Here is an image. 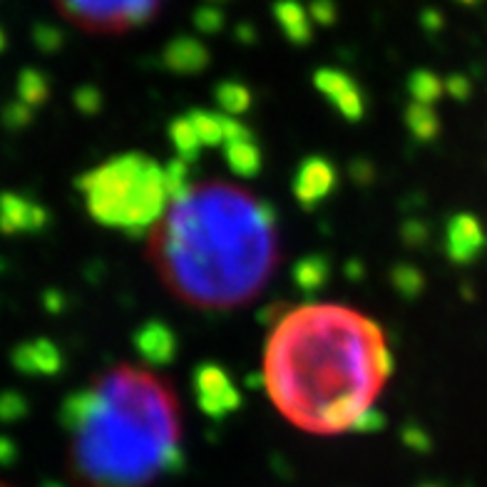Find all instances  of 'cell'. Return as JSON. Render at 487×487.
I'll list each match as a JSON object with an SVG mask.
<instances>
[{
  "label": "cell",
  "instance_id": "cell-8",
  "mask_svg": "<svg viewBox=\"0 0 487 487\" xmlns=\"http://www.w3.org/2000/svg\"><path fill=\"white\" fill-rule=\"evenodd\" d=\"M339 175L331 159L321 155L306 157L293 177V196L303 209H316L336 189Z\"/></svg>",
  "mask_w": 487,
  "mask_h": 487
},
{
  "label": "cell",
  "instance_id": "cell-10",
  "mask_svg": "<svg viewBox=\"0 0 487 487\" xmlns=\"http://www.w3.org/2000/svg\"><path fill=\"white\" fill-rule=\"evenodd\" d=\"M135 351L142 358V363L152 368H165L177 358L179 343L177 333L165 321H147L135 333Z\"/></svg>",
  "mask_w": 487,
  "mask_h": 487
},
{
  "label": "cell",
  "instance_id": "cell-31",
  "mask_svg": "<svg viewBox=\"0 0 487 487\" xmlns=\"http://www.w3.org/2000/svg\"><path fill=\"white\" fill-rule=\"evenodd\" d=\"M5 50V35H3V30H0V53Z\"/></svg>",
  "mask_w": 487,
  "mask_h": 487
},
{
  "label": "cell",
  "instance_id": "cell-3",
  "mask_svg": "<svg viewBox=\"0 0 487 487\" xmlns=\"http://www.w3.org/2000/svg\"><path fill=\"white\" fill-rule=\"evenodd\" d=\"M60 423L78 487H152L182 463L179 400L152 370H105L62 403Z\"/></svg>",
  "mask_w": 487,
  "mask_h": 487
},
{
  "label": "cell",
  "instance_id": "cell-2",
  "mask_svg": "<svg viewBox=\"0 0 487 487\" xmlns=\"http://www.w3.org/2000/svg\"><path fill=\"white\" fill-rule=\"evenodd\" d=\"M147 256L179 301L239 309L263 291L279 263L276 215L242 186L192 185L149 232Z\"/></svg>",
  "mask_w": 487,
  "mask_h": 487
},
{
  "label": "cell",
  "instance_id": "cell-12",
  "mask_svg": "<svg viewBox=\"0 0 487 487\" xmlns=\"http://www.w3.org/2000/svg\"><path fill=\"white\" fill-rule=\"evenodd\" d=\"M162 62L169 72H177V75H196L209 68L212 53L202 40L192 38V35H179L167 43Z\"/></svg>",
  "mask_w": 487,
  "mask_h": 487
},
{
  "label": "cell",
  "instance_id": "cell-19",
  "mask_svg": "<svg viewBox=\"0 0 487 487\" xmlns=\"http://www.w3.org/2000/svg\"><path fill=\"white\" fill-rule=\"evenodd\" d=\"M215 100L219 105V112L236 118V115H244L252 108V90L242 82H236V80H224V82L216 85Z\"/></svg>",
  "mask_w": 487,
  "mask_h": 487
},
{
  "label": "cell",
  "instance_id": "cell-33",
  "mask_svg": "<svg viewBox=\"0 0 487 487\" xmlns=\"http://www.w3.org/2000/svg\"><path fill=\"white\" fill-rule=\"evenodd\" d=\"M212 5H222V3H226V0H209Z\"/></svg>",
  "mask_w": 487,
  "mask_h": 487
},
{
  "label": "cell",
  "instance_id": "cell-15",
  "mask_svg": "<svg viewBox=\"0 0 487 487\" xmlns=\"http://www.w3.org/2000/svg\"><path fill=\"white\" fill-rule=\"evenodd\" d=\"M331 279V262L321 256V253H311V256H303L301 262L296 263L293 269V282L301 289L303 293H316L321 291L323 286Z\"/></svg>",
  "mask_w": 487,
  "mask_h": 487
},
{
  "label": "cell",
  "instance_id": "cell-25",
  "mask_svg": "<svg viewBox=\"0 0 487 487\" xmlns=\"http://www.w3.org/2000/svg\"><path fill=\"white\" fill-rule=\"evenodd\" d=\"M33 38L38 43V48L48 50V53H55L62 45V33L58 28H53V25H35Z\"/></svg>",
  "mask_w": 487,
  "mask_h": 487
},
{
  "label": "cell",
  "instance_id": "cell-18",
  "mask_svg": "<svg viewBox=\"0 0 487 487\" xmlns=\"http://www.w3.org/2000/svg\"><path fill=\"white\" fill-rule=\"evenodd\" d=\"M169 139H172V145H175L177 155L182 162L186 165H195L199 155H202V139L196 135L195 125L189 122V118H177L172 125H169Z\"/></svg>",
  "mask_w": 487,
  "mask_h": 487
},
{
  "label": "cell",
  "instance_id": "cell-1",
  "mask_svg": "<svg viewBox=\"0 0 487 487\" xmlns=\"http://www.w3.org/2000/svg\"><path fill=\"white\" fill-rule=\"evenodd\" d=\"M393 368L378 323L349 306L309 303L272 326L263 386L296 428L339 435L373 408Z\"/></svg>",
  "mask_w": 487,
  "mask_h": 487
},
{
  "label": "cell",
  "instance_id": "cell-21",
  "mask_svg": "<svg viewBox=\"0 0 487 487\" xmlns=\"http://www.w3.org/2000/svg\"><path fill=\"white\" fill-rule=\"evenodd\" d=\"M423 286H425V279H423V273H420L415 266H408V263L396 266V272H393V289H396L400 296L415 299V296H420V291H423Z\"/></svg>",
  "mask_w": 487,
  "mask_h": 487
},
{
  "label": "cell",
  "instance_id": "cell-24",
  "mask_svg": "<svg viewBox=\"0 0 487 487\" xmlns=\"http://www.w3.org/2000/svg\"><path fill=\"white\" fill-rule=\"evenodd\" d=\"M309 13H311V20L321 28H329L339 20V5L336 0H311L309 5Z\"/></svg>",
  "mask_w": 487,
  "mask_h": 487
},
{
  "label": "cell",
  "instance_id": "cell-27",
  "mask_svg": "<svg viewBox=\"0 0 487 487\" xmlns=\"http://www.w3.org/2000/svg\"><path fill=\"white\" fill-rule=\"evenodd\" d=\"M445 92L453 95L455 100H468L470 92H473V85H470L468 78H463V75H453V78L445 80Z\"/></svg>",
  "mask_w": 487,
  "mask_h": 487
},
{
  "label": "cell",
  "instance_id": "cell-22",
  "mask_svg": "<svg viewBox=\"0 0 487 487\" xmlns=\"http://www.w3.org/2000/svg\"><path fill=\"white\" fill-rule=\"evenodd\" d=\"M192 23H195V28L199 30V33H205V35H216V33H222V30H224L226 15H224V10L219 8V5L206 3V5L195 10Z\"/></svg>",
  "mask_w": 487,
  "mask_h": 487
},
{
  "label": "cell",
  "instance_id": "cell-16",
  "mask_svg": "<svg viewBox=\"0 0 487 487\" xmlns=\"http://www.w3.org/2000/svg\"><path fill=\"white\" fill-rule=\"evenodd\" d=\"M15 363L20 370H28V373H55L60 370V353L48 341L30 343L20 349Z\"/></svg>",
  "mask_w": 487,
  "mask_h": 487
},
{
  "label": "cell",
  "instance_id": "cell-17",
  "mask_svg": "<svg viewBox=\"0 0 487 487\" xmlns=\"http://www.w3.org/2000/svg\"><path fill=\"white\" fill-rule=\"evenodd\" d=\"M406 127H408V132L418 142L428 145V142H433L440 135L438 112H435V108H430V105L410 102L408 110H406Z\"/></svg>",
  "mask_w": 487,
  "mask_h": 487
},
{
  "label": "cell",
  "instance_id": "cell-7",
  "mask_svg": "<svg viewBox=\"0 0 487 487\" xmlns=\"http://www.w3.org/2000/svg\"><path fill=\"white\" fill-rule=\"evenodd\" d=\"M313 85L346 122H353V125L361 122L366 115V95L349 72L333 68L316 70Z\"/></svg>",
  "mask_w": 487,
  "mask_h": 487
},
{
  "label": "cell",
  "instance_id": "cell-11",
  "mask_svg": "<svg viewBox=\"0 0 487 487\" xmlns=\"http://www.w3.org/2000/svg\"><path fill=\"white\" fill-rule=\"evenodd\" d=\"M222 152H224V162L236 177L252 179V177L262 172V147L256 142L252 129L244 127L242 122H236V125L232 127V132L226 137Z\"/></svg>",
  "mask_w": 487,
  "mask_h": 487
},
{
  "label": "cell",
  "instance_id": "cell-9",
  "mask_svg": "<svg viewBox=\"0 0 487 487\" xmlns=\"http://www.w3.org/2000/svg\"><path fill=\"white\" fill-rule=\"evenodd\" d=\"M487 234L482 224L473 215H458L450 219L445 229V253L453 263L468 266L478 262L480 253L485 252Z\"/></svg>",
  "mask_w": 487,
  "mask_h": 487
},
{
  "label": "cell",
  "instance_id": "cell-6",
  "mask_svg": "<svg viewBox=\"0 0 487 487\" xmlns=\"http://www.w3.org/2000/svg\"><path fill=\"white\" fill-rule=\"evenodd\" d=\"M195 386V398L199 410L206 418L224 420L242 408V393L234 386V380L229 378L222 366L216 363H202L192 376Z\"/></svg>",
  "mask_w": 487,
  "mask_h": 487
},
{
  "label": "cell",
  "instance_id": "cell-32",
  "mask_svg": "<svg viewBox=\"0 0 487 487\" xmlns=\"http://www.w3.org/2000/svg\"><path fill=\"white\" fill-rule=\"evenodd\" d=\"M458 3H463V5H475L478 0H458Z\"/></svg>",
  "mask_w": 487,
  "mask_h": 487
},
{
  "label": "cell",
  "instance_id": "cell-13",
  "mask_svg": "<svg viewBox=\"0 0 487 487\" xmlns=\"http://www.w3.org/2000/svg\"><path fill=\"white\" fill-rule=\"evenodd\" d=\"M273 20L279 23L286 40L296 48H306L316 38L311 13H309V8H303L299 0H276L273 3Z\"/></svg>",
  "mask_w": 487,
  "mask_h": 487
},
{
  "label": "cell",
  "instance_id": "cell-20",
  "mask_svg": "<svg viewBox=\"0 0 487 487\" xmlns=\"http://www.w3.org/2000/svg\"><path fill=\"white\" fill-rule=\"evenodd\" d=\"M408 92L413 102L435 108V102L445 92V82L433 70H415V72H410L408 78Z\"/></svg>",
  "mask_w": 487,
  "mask_h": 487
},
{
  "label": "cell",
  "instance_id": "cell-34",
  "mask_svg": "<svg viewBox=\"0 0 487 487\" xmlns=\"http://www.w3.org/2000/svg\"><path fill=\"white\" fill-rule=\"evenodd\" d=\"M0 487H8V485H0Z\"/></svg>",
  "mask_w": 487,
  "mask_h": 487
},
{
  "label": "cell",
  "instance_id": "cell-14",
  "mask_svg": "<svg viewBox=\"0 0 487 487\" xmlns=\"http://www.w3.org/2000/svg\"><path fill=\"white\" fill-rule=\"evenodd\" d=\"M45 224V212L43 206L33 205L23 196H5L3 206H0V226L5 232H23L30 229L35 232L40 226Z\"/></svg>",
  "mask_w": 487,
  "mask_h": 487
},
{
  "label": "cell",
  "instance_id": "cell-5",
  "mask_svg": "<svg viewBox=\"0 0 487 487\" xmlns=\"http://www.w3.org/2000/svg\"><path fill=\"white\" fill-rule=\"evenodd\" d=\"M60 13L90 33H125L155 18L159 0H55Z\"/></svg>",
  "mask_w": 487,
  "mask_h": 487
},
{
  "label": "cell",
  "instance_id": "cell-4",
  "mask_svg": "<svg viewBox=\"0 0 487 487\" xmlns=\"http://www.w3.org/2000/svg\"><path fill=\"white\" fill-rule=\"evenodd\" d=\"M88 215L127 236L149 234L172 205L165 167L142 152L112 157L78 179Z\"/></svg>",
  "mask_w": 487,
  "mask_h": 487
},
{
  "label": "cell",
  "instance_id": "cell-26",
  "mask_svg": "<svg viewBox=\"0 0 487 487\" xmlns=\"http://www.w3.org/2000/svg\"><path fill=\"white\" fill-rule=\"evenodd\" d=\"M383 425H386V415L378 408H370L356 420L353 433H376V430H383Z\"/></svg>",
  "mask_w": 487,
  "mask_h": 487
},
{
  "label": "cell",
  "instance_id": "cell-28",
  "mask_svg": "<svg viewBox=\"0 0 487 487\" xmlns=\"http://www.w3.org/2000/svg\"><path fill=\"white\" fill-rule=\"evenodd\" d=\"M75 100H78V108L90 110V112H98L100 110V92L95 88H82L75 95Z\"/></svg>",
  "mask_w": 487,
  "mask_h": 487
},
{
  "label": "cell",
  "instance_id": "cell-29",
  "mask_svg": "<svg viewBox=\"0 0 487 487\" xmlns=\"http://www.w3.org/2000/svg\"><path fill=\"white\" fill-rule=\"evenodd\" d=\"M423 25L428 30H440L443 28V15H440L438 10H425L423 13Z\"/></svg>",
  "mask_w": 487,
  "mask_h": 487
},
{
  "label": "cell",
  "instance_id": "cell-30",
  "mask_svg": "<svg viewBox=\"0 0 487 487\" xmlns=\"http://www.w3.org/2000/svg\"><path fill=\"white\" fill-rule=\"evenodd\" d=\"M239 38L246 40V43H249V45H252L253 40H256V35H253L252 25H242V28H239Z\"/></svg>",
  "mask_w": 487,
  "mask_h": 487
},
{
  "label": "cell",
  "instance_id": "cell-23",
  "mask_svg": "<svg viewBox=\"0 0 487 487\" xmlns=\"http://www.w3.org/2000/svg\"><path fill=\"white\" fill-rule=\"evenodd\" d=\"M50 92V82L48 78L38 72V70H25L20 75V95L33 102V105H40L43 100L48 98Z\"/></svg>",
  "mask_w": 487,
  "mask_h": 487
}]
</instances>
